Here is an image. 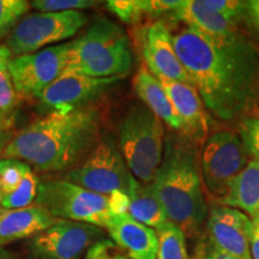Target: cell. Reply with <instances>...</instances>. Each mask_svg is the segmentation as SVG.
Listing matches in <instances>:
<instances>
[{"mask_svg":"<svg viewBox=\"0 0 259 259\" xmlns=\"http://www.w3.org/2000/svg\"><path fill=\"white\" fill-rule=\"evenodd\" d=\"M63 179L93 192L111 196L114 192L128 194L136 178L122 156L118 139L112 134H102L87 157Z\"/></svg>","mask_w":259,"mask_h":259,"instance_id":"cell-6","label":"cell"},{"mask_svg":"<svg viewBox=\"0 0 259 259\" xmlns=\"http://www.w3.org/2000/svg\"><path fill=\"white\" fill-rule=\"evenodd\" d=\"M95 4L93 0H35L30 3L38 12L82 11L93 8Z\"/></svg>","mask_w":259,"mask_h":259,"instance_id":"cell-30","label":"cell"},{"mask_svg":"<svg viewBox=\"0 0 259 259\" xmlns=\"http://www.w3.org/2000/svg\"><path fill=\"white\" fill-rule=\"evenodd\" d=\"M138 34L142 54L149 72L160 80H171L194 87L178 57L169 29L163 22H154L141 29Z\"/></svg>","mask_w":259,"mask_h":259,"instance_id":"cell-13","label":"cell"},{"mask_svg":"<svg viewBox=\"0 0 259 259\" xmlns=\"http://www.w3.org/2000/svg\"><path fill=\"white\" fill-rule=\"evenodd\" d=\"M130 204L127 213L136 221L156 231L168 222L164 210L150 184L136 179L127 194Z\"/></svg>","mask_w":259,"mask_h":259,"instance_id":"cell-21","label":"cell"},{"mask_svg":"<svg viewBox=\"0 0 259 259\" xmlns=\"http://www.w3.org/2000/svg\"><path fill=\"white\" fill-rule=\"evenodd\" d=\"M70 42L44 48L10 60L8 71L21 97H38L65 72Z\"/></svg>","mask_w":259,"mask_h":259,"instance_id":"cell-10","label":"cell"},{"mask_svg":"<svg viewBox=\"0 0 259 259\" xmlns=\"http://www.w3.org/2000/svg\"><path fill=\"white\" fill-rule=\"evenodd\" d=\"M171 16L211 40L228 42L242 36L235 23L210 11L202 0H183Z\"/></svg>","mask_w":259,"mask_h":259,"instance_id":"cell-17","label":"cell"},{"mask_svg":"<svg viewBox=\"0 0 259 259\" xmlns=\"http://www.w3.org/2000/svg\"><path fill=\"white\" fill-rule=\"evenodd\" d=\"M58 221L46 209L32 205L0 212V247L12 242L32 239Z\"/></svg>","mask_w":259,"mask_h":259,"instance_id":"cell-18","label":"cell"},{"mask_svg":"<svg viewBox=\"0 0 259 259\" xmlns=\"http://www.w3.org/2000/svg\"><path fill=\"white\" fill-rule=\"evenodd\" d=\"M132 65L134 54L125 30L111 19L101 17L70 42L65 71L94 78H124Z\"/></svg>","mask_w":259,"mask_h":259,"instance_id":"cell-4","label":"cell"},{"mask_svg":"<svg viewBox=\"0 0 259 259\" xmlns=\"http://www.w3.org/2000/svg\"><path fill=\"white\" fill-rule=\"evenodd\" d=\"M38 183L40 181H38L36 174H35V170L28 164L21 185L12 193L3 196V210L23 209L32 205L37 196Z\"/></svg>","mask_w":259,"mask_h":259,"instance_id":"cell-23","label":"cell"},{"mask_svg":"<svg viewBox=\"0 0 259 259\" xmlns=\"http://www.w3.org/2000/svg\"><path fill=\"white\" fill-rule=\"evenodd\" d=\"M12 58H14L12 57V53L10 52L9 48L6 47V45L0 46V69L8 67L10 60H11Z\"/></svg>","mask_w":259,"mask_h":259,"instance_id":"cell-37","label":"cell"},{"mask_svg":"<svg viewBox=\"0 0 259 259\" xmlns=\"http://www.w3.org/2000/svg\"><path fill=\"white\" fill-rule=\"evenodd\" d=\"M251 219L240 210L215 205L206 219L208 242L223 253L240 259H251Z\"/></svg>","mask_w":259,"mask_h":259,"instance_id":"cell-14","label":"cell"},{"mask_svg":"<svg viewBox=\"0 0 259 259\" xmlns=\"http://www.w3.org/2000/svg\"><path fill=\"white\" fill-rule=\"evenodd\" d=\"M180 2L181 0H141V4L145 15L160 16L171 14L180 5Z\"/></svg>","mask_w":259,"mask_h":259,"instance_id":"cell-32","label":"cell"},{"mask_svg":"<svg viewBox=\"0 0 259 259\" xmlns=\"http://www.w3.org/2000/svg\"><path fill=\"white\" fill-rule=\"evenodd\" d=\"M14 130V119L11 118H2L0 116V158L3 157L5 149L8 148L10 142L15 137Z\"/></svg>","mask_w":259,"mask_h":259,"instance_id":"cell-34","label":"cell"},{"mask_svg":"<svg viewBox=\"0 0 259 259\" xmlns=\"http://www.w3.org/2000/svg\"><path fill=\"white\" fill-rule=\"evenodd\" d=\"M245 17L248 22L259 31V0L246 2V15Z\"/></svg>","mask_w":259,"mask_h":259,"instance_id":"cell-36","label":"cell"},{"mask_svg":"<svg viewBox=\"0 0 259 259\" xmlns=\"http://www.w3.org/2000/svg\"><path fill=\"white\" fill-rule=\"evenodd\" d=\"M18 93L8 71V67L0 69V116L11 118L12 112L19 103Z\"/></svg>","mask_w":259,"mask_h":259,"instance_id":"cell-26","label":"cell"},{"mask_svg":"<svg viewBox=\"0 0 259 259\" xmlns=\"http://www.w3.org/2000/svg\"><path fill=\"white\" fill-rule=\"evenodd\" d=\"M203 5L232 23H238L246 15V2L238 0H202Z\"/></svg>","mask_w":259,"mask_h":259,"instance_id":"cell-28","label":"cell"},{"mask_svg":"<svg viewBox=\"0 0 259 259\" xmlns=\"http://www.w3.org/2000/svg\"><path fill=\"white\" fill-rule=\"evenodd\" d=\"M247 163V153L238 135L219 131L210 136L200 154L202 179L210 196L219 202Z\"/></svg>","mask_w":259,"mask_h":259,"instance_id":"cell-9","label":"cell"},{"mask_svg":"<svg viewBox=\"0 0 259 259\" xmlns=\"http://www.w3.org/2000/svg\"><path fill=\"white\" fill-rule=\"evenodd\" d=\"M158 238L157 259H191L187 251L186 236L179 227L166 222L156 229Z\"/></svg>","mask_w":259,"mask_h":259,"instance_id":"cell-22","label":"cell"},{"mask_svg":"<svg viewBox=\"0 0 259 259\" xmlns=\"http://www.w3.org/2000/svg\"><path fill=\"white\" fill-rule=\"evenodd\" d=\"M118 144L136 179L150 184L164 149V126L144 105H134L118 126Z\"/></svg>","mask_w":259,"mask_h":259,"instance_id":"cell-5","label":"cell"},{"mask_svg":"<svg viewBox=\"0 0 259 259\" xmlns=\"http://www.w3.org/2000/svg\"><path fill=\"white\" fill-rule=\"evenodd\" d=\"M0 259H5V258H3V257H0Z\"/></svg>","mask_w":259,"mask_h":259,"instance_id":"cell-39","label":"cell"},{"mask_svg":"<svg viewBox=\"0 0 259 259\" xmlns=\"http://www.w3.org/2000/svg\"><path fill=\"white\" fill-rule=\"evenodd\" d=\"M87 22L88 18L82 11L35 12L16 25L9 35L6 47L16 57L35 53L74 36Z\"/></svg>","mask_w":259,"mask_h":259,"instance_id":"cell-8","label":"cell"},{"mask_svg":"<svg viewBox=\"0 0 259 259\" xmlns=\"http://www.w3.org/2000/svg\"><path fill=\"white\" fill-rule=\"evenodd\" d=\"M105 228L111 240L130 259H157L156 231L136 221L127 212L113 215Z\"/></svg>","mask_w":259,"mask_h":259,"instance_id":"cell-15","label":"cell"},{"mask_svg":"<svg viewBox=\"0 0 259 259\" xmlns=\"http://www.w3.org/2000/svg\"><path fill=\"white\" fill-rule=\"evenodd\" d=\"M107 9L121 22L136 24L145 16L141 0H111L106 3Z\"/></svg>","mask_w":259,"mask_h":259,"instance_id":"cell-27","label":"cell"},{"mask_svg":"<svg viewBox=\"0 0 259 259\" xmlns=\"http://www.w3.org/2000/svg\"><path fill=\"white\" fill-rule=\"evenodd\" d=\"M94 105L69 114H47L15 135L2 158L28 163L35 171H69L87 157L101 136Z\"/></svg>","mask_w":259,"mask_h":259,"instance_id":"cell-2","label":"cell"},{"mask_svg":"<svg viewBox=\"0 0 259 259\" xmlns=\"http://www.w3.org/2000/svg\"><path fill=\"white\" fill-rule=\"evenodd\" d=\"M240 139L246 153L259 163V118L246 116L240 124Z\"/></svg>","mask_w":259,"mask_h":259,"instance_id":"cell-29","label":"cell"},{"mask_svg":"<svg viewBox=\"0 0 259 259\" xmlns=\"http://www.w3.org/2000/svg\"><path fill=\"white\" fill-rule=\"evenodd\" d=\"M192 259H240L234 255L223 253V252L213 248L208 241H200L197 245Z\"/></svg>","mask_w":259,"mask_h":259,"instance_id":"cell-33","label":"cell"},{"mask_svg":"<svg viewBox=\"0 0 259 259\" xmlns=\"http://www.w3.org/2000/svg\"><path fill=\"white\" fill-rule=\"evenodd\" d=\"M83 259H130L111 239H101L95 242Z\"/></svg>","mask_w":259,"mask_h":259,"instance_id":"cell-31","label":"cell"},{"mask_svg":"<svg viewBox=\"0 0 259 259\" xmlns=\"http://www.w3.org/2000/svg\"><path fill=\"white\" fill-rule=\"evenodd\" d=\"M184 124L183 135L197 143L208 134V116L197 89L189 84L160 80Z\"/></svg>","mask_w":259,"mask_h":259,"instance_id":"cell-16","label":"cell"},{"mask_svg":"<svg viewBox=\"0 0 259 259\" xmlns=\"http://www.w3.org/2000/svg\"><path fill=\"white\" fill-rule=\"evenodd\" d=\"M34 204L58 220L89 223L101 228H105L113 216L108 196L93 192L63 178L40 181Z\"/></svg>","mask_w":259,"mask_h":259,"instance_id":"cell-7","label":"cell"},{"mask_svg":"<svg viewBox=\"0 0 259 259\" xmlns=\"http://www.w3.org/2000/svg\"><path fill=\"white\" fill-rule=\"evenodd\" d=\"M2 200H3V191L2 187H0V212L3 211V206H2Z\"/></svg>","mask_w":259,"mask_h":259,"instance_id":"cell-38","label":"cell"},{"mask_svg":"<svg viewBox=\"0 0 259 259\" xmlns=\"http://www.w3.org/2000/svg\"><path fill=\"white\" fill-rule=\"evenodd\" d=\"M196 143L184 135L168 136L151 185L167 220L179 227L186 239L199 238L208 219Z\"/></svg>","mask_w":259,"mask_h":259,"instance_id":"cell-3","label":"cell"},{"mask_svg":"<svg viewBox=\"0 0 259 259\" xmlns=\"http://www.w3.org/2000/svg\"><path fill=\"white\" fill-rule=\"evenodd\" d=\"M30 8L25 0H0V40L11 34Z\"/></svg>","mask_w":259,"mask_h":259,"instance_id":"cell-24","label":"cell"},{"mask_svg":"<svg viewBox=\"0 0 259 259\" xmlns=\"http://www.w3.org/2000/svg\"><path fill=\"white\" fill-rule=\"evenodd\" d=\"M251 234H250V254L251 259H259V215L251 219Z\"/></svg>","mask_w":259,"mask_h":259,"instance_id":"cell-35","label":"cell"},{"mask_svg":"<svg viewBox=\"0 0 259 259\" xmlns=\"http://www.w3.org/2000/svg\"><path fill=\"white\" fill-rule=\"evenodd\" d=\"M120 79H122L120 77L94 78L85 74L65 71L42 94L41 106L48 114H69L95 105V101L101 99Z\"/></svg>","mask_w":259,"mask_h":259,"instance_id":"cell-12","label":"cell"},{"mask_svg":"<svg viewBox=\"0 0 259 259\" xmlns=\"http://www.w3.org/2000/svg\"><path fill=\"white\" fill-rule=\"evenodd\" d=\"M134 87L137 96L147 108L150 109L170 130L183 135V121L171 105L160 79L149 72L147 67H141L135 76Z\"/></svg>","mask_w":259,"mask_h":259,"instance_id":"cell-19","label":"cell"},{"mask_svg":"<svg viewBox=\"0 0 259 259\" xmlns=\"http://www.w3.org/2000/svg\"><path fill=\"white\" fill-rule=\"evenodd\" d=\"M174 48L204 106L225 121L250 108L255 95L258 52L244 35L220 42L186 27L173 36Z\"/></svg>","mask_w":259,"mask_h":259,"instance_id":"cell-1","label":"cell"},{"mask_svg":"<svg viewBox=\"0 0 259 259\" xmlns=\"http://www.w3.org/2000/svg\"><path fill=\"white\" fill-rule=\"evenodd\" d=\"M103 229L89 223L58 220L29 242L30 259H83L89 248L101 240Z\"/></svg>","mask_w":259,"mask_h":259,"instance_id":"cell-11","label":"cell"},{"mask_svg":"<svg viewBox=\"0 0 259 259\" xmlns=\"http://www.w3.org/2000/svg\"><path fill=\"white\" fill-rule=\"evenodd\" d=\"M219 205L238 209L253 218L259 215V163L248 161L247 166L232 181Z\"/></svg>","mask_w":259,"mask_h":259,"instance_id":"cell-20","label":"cell"},{"mask_svg":"<svg viewBox=\"0 0 259 259\" xmlns=\"http://www.w3.org/2000/svg\"><path fill=\"white\" fill-rule=\"evenodd\" d=\"M28 163L14 158H0V187L3 196L12 193L21 185Z\"/></svg>","mask_w":259,"mask_h":259,"instance_id":"cell-25","label":"cell"}]
</instances>
